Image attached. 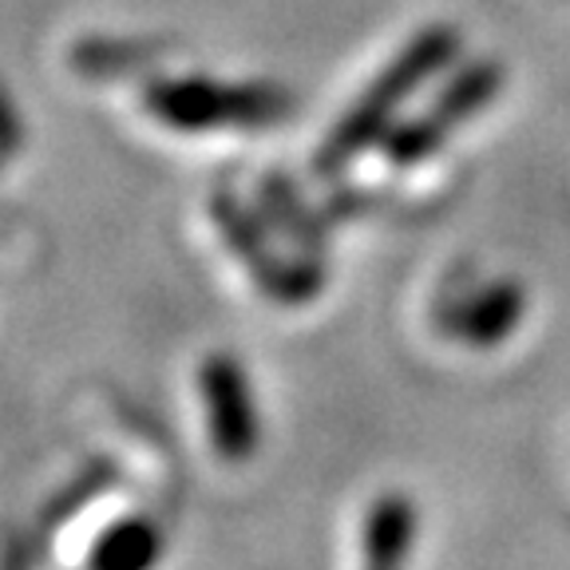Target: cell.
<instances>
[{"instance_id": "obj_1", "label": "cell", "mask_w": 570, "mask_h": 570, "mask_svg": "<svg viewBox=\"0 0 570 570\" xmlns=\"http://www.w3.org/2000/svg\"><path fill=\"white\" fill-rule=\"evenodd\" d=\"M460 48H463V36L455 24H432V28H424L416 40H409L401 52L384 63L381 76L365 88V96L356 99L345 116L337 119V127L325 135V142L313 151V175L337 178L341 170L353 167L368 147H376V142L392 131L404 99H409L420 83L432 80L436 71H444L448 63L460 60Z\"/></svg>"}, {"instance_id": "obj_2", "label": "cell", "mask_w": 570, "mask_h": 570, "mask_svg": "<svg viewBox=\"0 0 570 570\" xmlns=\"http://www.w3.org/2000/svg\"><path fill=\"white\" fill-rule=\"evenodd\" d=\"M147 116L178 135H206L223 127H269L294 111L277 83H223L210 76H178L142 88Z\"/></svg>"}, {"instance_id": "obj_3", "label": "cell", "mask_w": 570, "mask_h": 570, "mask_svg": "<svg viewBox=\"0 0 570 570\" xmlns=\"http://www.w3.org/2000/svg\"><path fill=\"white\" fill-rule=\"evenodd\" d=\"M210 218L218 226V234L226 238V246L238 254V262L249 269V277L258 282V289L269 302L305 305L321 294L325 269L317 266V258H309V254L305 258H277L262 218H254V210L242 206L230 190H218L210 198Z\"/></svg>"}, {"instance_id": "obj_4", "label": "cell", "mask_w": 570, "mask_h": 570, "mask_svg": "<svg viewBox=\"0 0 570 570\" xmlns=\"http://www.w3.org/2000/svg\"><path fill=\"white\" fill-rule=\"evenodd\" d=\"M198 384H203L214 455L226 463H246L249 455L258 452L262 440L258 404H254V392H249L246 368L230 353H214L198 368Z\"/></svg>"}, {"instance_id": "obj_5", "label": "cell", "mask_w": 570, "mask_h": 570, "mask_svg": "<svg viewBox=\"0 0 570 570\" xmlns=\"http://www.w3.org/2000/svg\"><path fill=\"white\" fill-rule=\"evenodd\" d=\"M523 313H527V289L515 277H503V282H491L488 289L452 305L444 313V330L472 348H495L499 341H508L519 330Z\"/></svg>"}, {"instance_id": "obj_6", "label": "cell", "mask_w": 570, "mask_h": 570, "mask_svg": "<svg viewBox=\"0 0 570 570\" xmlns=\"http://www.w3.org/2000/svg\"><path fill=\"white\" fill-rule=\"evenodd\" d=\"M503 80H508V71H503L499 60L463 63L452 80L440 88V96L432 99L428 111H432L448 131H455L460 124H468V119H475L480 111H488V107L495 104V96L503 91Z\"/></svg>"}, {"instance_id": "obj_7", "label": "cell", "mask_w": 570, "mask_h": 570, "mask_svg": "<svg viewBox=\"0 0 570 570\" xmlns=\"http://www.w3.org/2000/svg\"><path fill=\"white\" fill-rule=\"evenodd\" d=\"M412 539H416V508L401 491H389L368 508L365 519V562L368 567H396L409 559Z\"/></svg>"}, {"instance_id": "obj_8", "label": "cell", "mask_w": 570, "mask_h": 570, "mask_svg": "<svg viewBox=\"0 0 570 570\" xmlns=\"http://www.w3.org/2000/svg\"><path fill=\"white\" fill-rule=\"evenodd\" d=\"M258 198H262V214H266V223H274L285 238L302 249V254L321 258V249H325V226H321L317 214L305 206L302 190L294 187V178L266 175L262 178V187H258Z\"/></svg>"}, {"instance_id": "obj_9", "label": "cell", "mask_w": 570, "mask_h": 570, "mask_svg": "<svg viewBox=\"0 0 570 570\" xmlns=\"http://www.w3.org/2000/svg\"><path fill=\"white\" fill-rule=\"evenodd\" d=\"M159 551H163L159 527L142 515H127L99 531L96 547L88 551V562L99 570H139V567H151L159 559Z\"/></svg>"}, {"instance_id": "obj_10", "label": "cell", "mask_w": 570, "mask_h": 570, "mask_svg": "<svg viewBox=\"0 0 570 570\" xmlns=\"http://www.w3.org/2000/svg\"><path fill=\"white\" fill-rule=\"evenodd\" d=\"M448 139H452V131H448L432 111H424V116L409 119V124H392V131L381 139V147H384V159H389L392 167L409 170V167H420V163L432 159Z\"/></svg>"}, {"instance_id": "obj_11", "label": "cell", "mask_w": 570, "mask_h": 570, "mask_svg": "<svg viewBox=\"0 0 570 570\" xmlns=\"http://www.w3.org/2000/svg\"><path fill=\"white\" fill-rule=\"evenodd\" d=\"M147 60V48L135 45H107V40H88V45L71 48V63L83 76H119V71H131Z\"/></svg>"}, {"instance_id": "obj_12", "label": "cell", "mask_w": 570, "mask_h": 570, "mask_svg": "<svg viewBox=\"0 0 570 570\" xmlns=\"http://www.w3.org/2000/svg\"><path fill=\"white\" fill-rule=\"evenodd\" d=\"M111 483H116V468H111L107 460L91 463L88 472L76 475V480H71L68 488H63L60 495H56L52 503H48V515H45V519H48V523H60V519H71L76 511L83 508V503H88V499L104 495V491L111 488Z\"/></svg>"}, {"instance_id": "obj_13", "label": "cell", "mask_w": 570, "mask_h": 570, "mask_svg": "<svg viewBox=\"0 0 570 570\" xmlns=\"http://www.w3.org/2000/svg\"><path fill=\"white\" fill-rule=\"evenodd\" d=\"M17 147H20V119L12 111L4 88H0V155H12Z\"/></svg>"}]
</instances>
